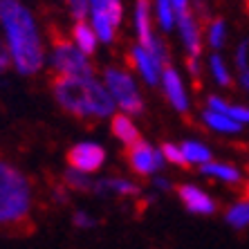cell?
I'll return each instance as SVG.
<instances>
[{
	"label": "cell",
	"mask_w": 249,
	"mask_h": 249,
	"mask_svg": "<svg viewBox=\"0 0 249 249\" xmlns=\"http://www.w3.org/2000/svg\"><path fill=\"white\" fill-rule=\"evenodd\" d=\"M240 86H243V90L249 92V68L245 72H240Z\"/></svg>",
	"instance_id": "35"
},
{
	"label": "cell",
	"mask_w": 249,
	"mask_h": 249,
	"mask_svg": "<svg viewBox=\"0 0 249 249\" xmlns=\"http://www.w3.org/2000/svg\"><path fill=\"white\" fill-rule=\"evenodd\" d=\"M110 133H112V137H115L119 144L126 146V148L137 144L139 139H142L139 126L135 124V117L126 115V112H115V115L110 117Z\"/></svg>",
	"instance_id": "16"
},
{
	"label": "cell",
	"mask_w": 249,
	"mask_h": 249,
	"mask_svg": "<svg viewBox=\"0 0 249 249\" xmlns=\"http://www.w3.org/2000/svg\"><path fill=\"white\" fill-rule=\"evenodd\" d=\"M151 186L155 189L157 193H168V191H175V184L171 180H168L166 175H155V178H151Z\"/></svg>",
	"instance_id": "30"
},
{
	"label": "cell",
	"mask_w": 249,
	"mask_h": 249,
	"mask_svg": "<svg viewBox=\"0 0 249 249\" xmlns=\"http://www.w3.org/2000/svg\"><path fill=\"white\" fill-rule=\"evenodd\" d=\"M225 222L236 231H243V229H249V193L243 197L233 200L229 207L225 209Z\"/></svg>",
	"instance_id": "20"
},
{
	"label": "cell",
	"mask_w": 249,
	"mask_h": 249,
	"mask_svg": "<svg viewBox=\"0 0 249 249\" xmlns=\"http://www.w3.org/2000/svg\"><path fill=\"white\" fill-rule=\"evenodd\" d=\"M52 94L61 108L76 119H110L117 112L115 99L97 76H56Z\"/></svg>",
	"instance_id": "2"
},
{
	"label": "cell",
	"mask_w": 249,
	"mask_h": 249,
	"mask_svg": "<svg viewBox=\"0 0 249 249\" xmlns=\"http://www.w3.org/2000/svg\"><path fill=\"white\" fill-rule=\"evenodd\" d=\"M135 32H137V43L151 50L155 56H160L168 65V50L162 43V38L155 36L153 29V12L151 0H135Z\"/></svg>",
	"instance_id": "8"
},
{
	"label": "cell",
	"mask_w": 249,
	"mask_h": 249,
	"mask_svg": "<svg viewBox=\"0 0 249 249\" xmlns=\"http://www.w3.org/2000/svg\"><path fill=\"white\" fill-rule=\"evenodd\" d=\"M160 86H162L164 97H166V101L171 104V108L175 112L186 115V112L191 110V99H189V92H186L184 79H182V74L175 68H171V65L164 68L162 83Z\"/></svg>",
	"instance_id": "13"
},
{
	"label": "cell",
	"mask_w": 249,
	"mask_h": 249,
	"mask_svg": "<svg viewBox=\"0 0 249 249\" xmlns=\"http://www.w3.org/2000/svg\"><path fill=\"white\" fill-rule=\"evenodd\" d=\"M173 7H175V12H178V16H180V14L191 9V0H173Z\"/></svg>",
	"instance_id": "33"
},
{
	"label": "cell",
	"mask_w": 249,
	"mask_h": 249,
	"mask_svg": "<svg viewBox=\"0 0 249 249\" xmlns=\"http://www.w3.org/2000/svg\"><path fill=\"white\" fill-rule=\"evenodd\" d=\"M68 9L74 20H86L90 16V0H68Z\"/></svg>",
	"instance_id": "29"
},
{
	"label": "cell",
	"mask_w": 249,
	"mask_h": 249,
	"mask_svg": "<svg viewBox=\"0 0 249 249\" xmlns=\"http://www.w3.org/2000/svg\"><path fill=\"white\" fill-rule=\"evenodd\" d=\"M70 193H72V191H70L68 186L61 182L58 186H54V202L61 204V207H63V204H68L70 202Z\"/></svg>",
	"instance_id": "32"
},
{
	"label": "cell",
	"mask_w": 249,
	"mask_h": 249,
	"mask_svg": "<svg viewBox=\"0 0 249 249\" xmlns=\"http://www.w3.org/2000/svg\"><path fill=\"white\" fill-rule=\"evenodd\" d=\"M178 34L182 38V45L186 50V56L197 58L202 54V29H200V20L197 14L191 9L178 16Z\"/></svg>",
	"instance_id": "14"
},
{
	"label": "cell",
	"mask_w": 249,
	"mask_h": 249,
	"mask_svg": "<svg viewBox=\"0 0 249 249\" xmlns=\"http://www.w3.org/2000/svg\"><path fill=\"white\" fill-rule=\"evenodd\" d=\"M247 5H249V0H247Z\"/></svg>",
	"instance_id": "37"
},
{
	"label": "cell",
	"mask_w": 249,
	"mask_h": 249,
	"mask_svg": "<svg viewBox=\"0 0 249 249\" xmlns=\"http://www.w3.org/2000/svg\"><path fill=\"white\" fill-rule=\"evenodd\" d=\"M65 160H68V166L94 175L106 166V162H108V151H106L99 142L83 139V142H76L74 146H70Z\"/></svg>",
	"instance_id": "9"
},
{
	"label": "cell",
	"mask_w": 249,
	"mask_h": 249,
	"mask_svg": "<svg viewBox=\"0 0 249 249\" xmlns=\"http://www.w3.org/2000/svg\"><path fill=\"white\" fill-rule=\"evenodd\" d=\"M101 81L106 83L110 97L115 99V106L119 112H126V115H142L146 110L144 97L139 92V86L135 81V76L128 72L126 68H119V65H108L101 74Z\"/></svg>",
	"instance_id": "4"
},
{
	"label": "cell",
	"mask_w": 249,
	"mask_h": 249,
	"mask_svg": "<svg viewBox=\"0 0 249 249\" xmlns=\"http://www.w3.org/2000/svg\"><path fill=\"white\" fill-rule=\"evenodd\" d=\"M92 196L101 197V200H112V197L135 200L142 196V186L124 175H104V178H94Z\"/></svg>",
	"instance_id": "12"
},
{
	"label": "cell",
	"mask_w": 249,
	"mask_h": 249,
	"mask_svg": "<svg viewBox=\"0 0 249 249\" xmlns=\"http://www.w3.org/2000/svg\"><path fill=\"white\" fill-rule=\"evenodd\" d=\"M155 23L168 32L178 25V12L173 7V0H155Z\"/></svg>",
	"instance_id": "24"
},
{
	"label": "cell",
	"mask_w": 249,
	"mask_h": 249,
	"mask_svg": "<svg viewBox=\"0 0 249 249\" xmlns=\"http://www.w3.org/2000/svg\"><path fill=\"white\" fill-rule=\"evenodd\" d=\"M47 65L56 76H94V65L90 56L63 36H56L52 41Z\"/></svg>",
	"instance_id": "5"
},
{
	"label": "cell",
	"mask_w": 249,
	"mask_h": 249,
	"mask_svg": "<svg viewBox=\"0 0 249 249\" xmlns=\"http://www.w3.org/2000/svg\"><path fill=\"white\" fill-rule=\"evenodd\" d=\"M204 38H207V45L211 47L213 52L222 50L225 43H227V23L222 20V18H213V20L209 23Z\"/></svg>",
	"instance_id": "25"
},
{
	"label": "cell",
	"mask_w": 249,
	"mask_h": 249,
	"mask_svg": "<svg viewBox=\"0 0 249 249\" xmlns=\"http://www.w3.org/2000/svg\"><path fill=\"white\" fill-rule=\"evenodd\" d=\"M207 108H213V110L227 112V115L231 117V119H236L238 124L249 126V106L231 104V101L222 99L220 94H209V97H207Z\"/></svg>",
	"instance_id": "21"
},
{
	"label": "cell",
	"mask_w": 249,
	"mask_h": 249,
	"mask_svg": "<svg viewBox=\"0 0 249 249\" xmlns=\"http://www.w3.org/2000/svg\"><path fill=\"white\" fill-rule=\"evenodd\" d=\"M97 218H94L90 211H83V209H76L74 213H72V227L79 229V231H92L97 229Z\"/></svg>",
	"instance_id": "27"
},
{
	"label": "cell",
	"mask_w": 249,
	"mask_h": 249,
	"mask_svg": "<svg viewBox=\"0 0 249 249\" xmlns=\"http://www.w3.org/2000/svg\"><path fill=\"white\" fill-rule=\"evenodd\" d=\"M200 119H202V124L211 133H218V135H238V133H243V128H245L243 124H238L236 119H231L227 112L213 110V108H204Z\"/></svg>",
	"instance_id": "17"
},
{
	"label": "cell",
	"mask_w": 249,
	"mask_h": 249,
	"mask_svg": "<svg viewBox=\"0 0 249 249\" xmlns=\"http://www.w3.org/2000/svg\"><path fill=\"white\" fill-rule=\"evenodd\" d=\"M162 153H164V160H166L168 166H180V168L186 166L180 144H175V142H164V144H162Z\"/></svg>",
	"instance_id": "26"
},
{
	"label": "cell",
	"mask_w": 249,
	"mask_h": 249,
	"mask_svg": "<svg viewBox=\"0 0 249 249\" xmlns=\"http://www.w3.org/2000/svg\"><path fill=\"white\" fill-rule=\"evenodd\" d=\"M61 180H63V184L68 186L72 193H92V189H94V178L92 175L83 173V171L72 168V166L65 168L63 175H61Z\"/></svg>",
	"instance_id": "22"
},
{
	"label": "cell",
	"mask_w": 249,
	"mask_h": 249,
	"mask_svg": "<svg viewBox=\"0 0 249 249\" xmlns=\"http://www.w3.org/2000/svg\"><path fill=\"white\" fill-rule=\"evenodd\" d=\"M0 29L12 56V68L20 76L38 74L47 63V52L34 14L20 0H2Z\"/></svg>",
	"instance_id": "1"
},
{
	"label": "cell",
	"mask_w": 249,
	"mask_h": 249,
	"mask_svg": "<svg viewBox=\"0 0 249 249\" xmlns=\"http://www.w3.org/2000/svg\"><path fill=\"white\" fill-rule=\"evenodd\" d=\"M186 68H189V72H191V76L196 79L197 74H200V63H197V58H186Z\"/></svg>",
	"instance_id": "34"
},
{
	"label": "cell",
	"mask_w": 249,
	"mask_h": 249,
	"mask_svg": "<svg viewBox=\"0 0 249 249\" xmlns=\"http://www.w3.org/2000/svg\"><path fill=\"white\" fill-rule=\"evenodd\" d=\"M70 41L74 43L83 54H88V56H94L99 50V43H101L97 32H94L92 25L88 23V20H74L72 32H70Z\"/></svg>",
	"instance_id": "18"
},
{
	"label": "cell",
	"mask_w": 249,
	"mask_h": 249,
	"mask_svg": "<svg viewBox=\"0 0 249 249\" xmlns=\"http://www.w3.org/2000/svg\"><path fill=\"white\" fill-rule=\"evenodd\" d=\"M0 2H2V0H0Z\"/></svg>",
	"instance_id": "38"
},
{
	"label": "cell",
	"mask_w": 249,
	"mask_h": 249,
	"mask_svg": "<svg viewBox=\"0 0 249 249\" xmlns=\"http://www.w3.org/2000/svg\"><path fill=\"white\" fill-rule=\"evenodd\" d=\"M128 58H130L133 70L137 72L139 79H142L146 86L155 88V86H160V83H162V74H164L166 63H164L160 56H155L151 50H146L144 45H139V43H137V45L130 50Z\"/></svg>",
	"instance_id": "11"
},
{
	"label": "cell",
	"mask_w": 249,
	"mask_h": 249,
	"mask_svg": "<svg viewBox=\"0 0 249 249\" xmlns=\"http://www.w3.org/2000/svg\"><path fill=\"white\" fill-rule=\"evenodd\" d=\"M9 68H12V56H9V50H7L5 38L0 36V74L7 72Z\"/></svg>",
	"instance_id": "31"
},
{
	"label": "cell",
	"mask_w": 249,
	"mask_h": 249,
	"mask_svg": "<svg viewBox=\"0 0 249 249\" xmlns=\"http://www.w3.org/2000/svg\"><path fill=\"white\" fill-rule=\"evenodd\" d=\"M233 63H236L238 72H245L249 68V41H240L233 52Z\"/></svg>",
	"instance_id": "28"
},
{
	"label": "cell",
	"mask_w": 249,
	"mask_h": 249,
	"mask_svg": "<svg viewBox=\"0 0 249 249\" xmlns=\"http://www.w3.org/2000/svg\"><path fill=\"white\" fill-rule=\"evenodd\" d=\"M180 148H182V155H184L186 166L200 168L202 164L213 160V151H211L204 142H200V139H184L180 144Z\"/></svg>",
	"instance_id": "19"
},
{
	"label": "cell",
	"mask_w": 249,
	"mask_h": 249,
	"mask_svg": "<svg viewBox=\"0 0 249 249\" xmlns=\"http://www.w3.org/2000/svg\"><path fill=\"white\" fill-rule=\"evenodd\" d=\"M197 171H200V175L207 178V180L220 182V184H227V186H238L245 182L243 171L229 162H215V160H211V162L202 164Z\"/></svg>",
	"instance_id": "15"
},
{
	"label": "cell",
	"mask_w": 249,
	"mask_h": 249,
	"mask_svg": "<svg viewBox=\"0 0 249 249\" xmlns=\"http://www.w3.org/2000/svg\"><path fill=\"white\" fill-rule=\"evenodd\" d=\"M122 18H124L122 0H90V25L97 32L101 43H106V45L115 43Z\"/></svg>",
	"instance_id": "6"
},
{
	"label": "cell",
	"mask_w": 249,
	"mask_h": 249,
	"mask_svg": "<svg viewBox=\"0 0 249 249\" xmlns=\"http://www.w3.org/2000/svg\"><path fill=\"white\" fill-rule=\"evenodd\" d=\"M128 166L137 178H155L164 171L166 160H164L162 146H153L146 139H139L137 144L128 146L126 153Z\"/></svg>",
	"instance_id": "7"
},
{
	"label": "cell",
	"mask_w": 249,
	"mask_h": 249,
	"mask_svg": "<svg viewBox=\"0 0 249 249\" xmlns=\"http://www.w3.org/2000/svg\"><path fill=\"white\" fill-rule=\"evenodd\" d=\"M175 193H178V200L182 202V207L191 215L209 218V215L218 213V202L213 200L211 193L204 191L202 186L193 184V182H182V184L175 186Z\"/></svg>",
	"instance_id": "10"
},
{
	"label": "cell",
	"mask_w": 249,
	"mask_h": 249,
	"mask_svg": "<svg viewBox=\"0 0 249 249\" xmlns=\"http://www.w3.org/2000/svg\"><path fill=\"white\" fill-rule=\"evenodd\" d=\"M245 186H247V193H249V180H247V182H245Z\"/></svg>",
	"instance_id": "36"
},
{
	"label": "cell",
	"mask_w": 249,
	"mask_h": 249,
	"mask_svg": "<svg viewBox=\"0 0 249 249\" xmlns=\"http://www.w3.org/2000/svg\"><path fill=\"white\" fill-rule=\"evenodd\" d=\"M209 72H211V79H213L215 86L220 88H229L233 83V74L231 70H229V65H227V61L220 56V54H211L209 56Z\"/></svg>",
	"instance_id": "23"
},
{
	"label": "cell",
	"mask_w": 249,
	"mask_h": 249,
	"mask_svg": "<svg viewBox=\"0 0 249 249\" xmlns=\"http://www.w3.org/2000/svg\"><path fill=\"white\" fill-rule=\"evenodd\" d=\"M34 204L29 178L9 162H0V227H16L27 220Z\"/></svg>",
	"instance_id": "3"
}]
</instances>
